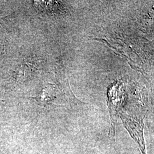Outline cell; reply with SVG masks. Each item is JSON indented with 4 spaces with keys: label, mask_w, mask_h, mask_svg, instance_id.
Listing matches in <instances>:
<instances>
[{
    "label": "cell",
    "mask_w": 154,
    "mask_h": 154,
    "mask_svg": "<svg viewBox=\"0 0 154 154\" xmlns=\"http://www.w3.org/2000/svg\"><path fill=\"white\" fill-rule=\"evenodd\" d=\"M119 116L123 126L137 145L141 154H147L144 134V123L143 118L130 115L123 110L119 112Z\"/></svg>",
    "instance_id": "obj_1"
}]
</instances>
